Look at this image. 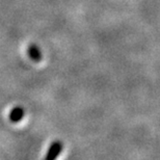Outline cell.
Wrapping results in <instances>:
<instances>
[{
    "label": "cell",
    "instance_id": "obj_2",
    "mask_svg": "<svg viewBox=\"0 0 160 160\" xmlns=\"http://www.w3.org/2000/svg\"><path fill=\"white\" fill-rule=\"evenodd\" d=\"M24 117V109L22 107H15L11 112H9V120L14 123H17V122L21 121Z\"/></svg>",
    "mask_w": 160,
    "mask_h": 160
},
{
    "label": "cell",
    "instance_id": "obj_1",
    "mask_svg": "<svg viewBox=\"0 0 160 160\" xmlns=\"http://www.w3.org/2000/svg\"><path fill=\"white\" fill-rule=\"evenodd\" d=\"M62 151V143L60 142H52V145L50 146L47 154L45 155V159H47V160L55 159L57 156L60 154Z\"/></svg>",
    "mask_w": 160,
    "mask_h": 160
},
{
    "label": "cell",
    "instance_id": "obj_3",
    "mask_svg": "<svg viewBox=\"0 0 160 160\" xmlns=\"http://www.w3.org/2000/svg\"><path fill=\"white\" fill-rule=\"evenodd\" d=\"M28 54H29L30 58L33 59L34 62H40L42 58L41 50L39 49V47L34 46V45H31V46L28 48Z\"/></svg>",
    "mask_w": 160,
    "mask_h": 160
}]
</instances>
